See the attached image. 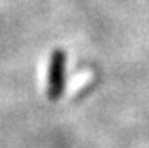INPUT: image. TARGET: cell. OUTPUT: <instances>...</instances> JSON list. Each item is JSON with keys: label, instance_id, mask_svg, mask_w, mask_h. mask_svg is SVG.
Returning <instances> with one entry per match:
<instances>
[{"label": "cell", "instance_id": "obj_1", "mask_svg": "<svg viewBox=\"0 0 149 148\" xmlns=\"http://www.w3.org/2000/svg\"><path fill=\"white\" fill-rule=\"evenodd\" d=\"M67 54L63 50L57 48L52 57H50V66H48V86H46V95L52 102H57L62 98L65 91V83H67Z\"/></svg>", "mask_w": 149, "mask_h": 148}]
</instances>
